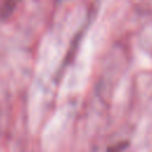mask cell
<instances>
[{
	"mask_svg": "<svg viewBox=\"0 0 152 152\" xmlns=\"http://www.w3.org/2000/svg\"><path fill=\"white\" fill-rule=\"evenodd\" d=\"M20 0H5L4 1V5L1 7V13L2 15H8L12 13V11L15 8V6L19 4Z\"/></svg>",
	"mask_w": 152,
	"mask_h": 152,
	"instance_id": "6da1fadb",
	"label": "cell"
},
{
	"mask_svg": "<svg viewBox=\"0 0 152 152\" xmlns=\"http://www.w3.org/2000/svg\"><path fill=\"white\" fill-rule=\"evenodd\" d=\"M127 146H128V141H119L118 144L109 146L107 152H122Z\"/></svg>",
	"mask_w": 152,
	"mask_h": 152,
	"instance_id": "7a4b0ae2",
	"label": "cell"
}]
</instances>
